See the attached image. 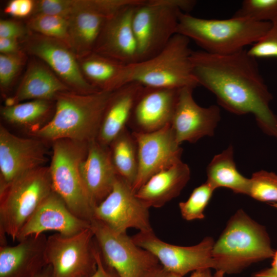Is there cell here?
Wrapping results in <instances>:
<instances>
[{"mask_svg": "<svg viewBox=\"0 0 277 277\" xmlns=\"http://www.w3.org/2000/svg\"><path fill=\"white\" fill-rule=\"evenodd\" d=\"M256 60L245 49L226 55L192 51L191 55L199 85L212 93L229 112L253 115L261 130L277 139V116L269 107L272 96Z\"/></svg>", "mask_w": 277, "mask_h": 277, "instance_id": "1", "label": "cell"}, {"mask_svg": "<svg viewBox=\"0 0 277 277\" xmlns=\"http://www.w3.org/2000/svg\"><path fill=\"white\" fill-rule=\"evenodd\" d=\"M112 92L83 94L68 90L58 93L51 119L30 135L45 142L68 139L88 143L97 138Z\"/></svg>", "mask_w": 277, "mask_h": 277, "instance_id": "2", "label": "cell"}, {"mask_svg": "<svg viewBox=\"0 0 277 277\" xmlns=\"http://www.w3.org/2000/svg\"><path fill=\"white\" fill-rule=\"evenodd\" d=\"M274 253L265 227L239 209L214 242L213 269L223 275L239 273L253 263L272 258Z\"/></svg>", "mask_w": 277, "mask_h": 277, "instance_id": "3", "label": "cell"}, {"mask_svg": "<svg viewBox=\"0 0 277 277\" xmlns=\"http://www.w3.org/2000/svg\"><path fill=\"white\" fill-rule=\"evenodd\" d=\"M189 43V39L177 33L156 55L125 65L115 81L113 91L131 83L151 87L195 88L199 85L193 73Z\"/></svg>", "mask_w": 277, "mask_h": 277, "instance_id": "4", "label": "cell"}, {"mask_svg": "<svg viewBox=\"0 0 277 277\" xmlns=\"http://www.w3.org/2000/svg\"><path fill=\"white\" fill-rule=\"evenodd\" d=\"M271 24L232 16L228 19H207L181 12L176 33L193 41L203 51L217 55L244 50L261 39Z\"/></svg>", "mask_w": 277, "mask_h": 277, "instance_id": "5", "label": "cell"}, {"mask_svg": "<svg viewBox=\"0 0 277 277\" xmlns=\"http://www.w3.org/2000/svg\"><path fill=\"white\" fill-rule=\"evenodd\" d=\"M53 191L49 166L29 171L0 191V243L16 240L21 229Z\"/></svg>", "mask_w": 277, "mask_h": 277, "instance_id": "6", "label": "cell"}, {"mask_svg": "<svg viewBox=\"0 0 277 277\" xmlns=\"http://www.w3.org/2000/svg\"><path fill=\"white\" fill-rule=\"evenodd\" d=\"M196 3L193 0H144L135 7L132 25L138 61L156 55L166 46L177 34L180 13H189Z\"/></svg>", "mask_w": 277, "mask_h": 277, "instance_id": "7", "label": "cell"}, {"mask_svg": "<svg viewBox=\"0 0 277 277\" xmlns=\"http://www.w3.org/2000/svg\"><path fill=\"white\" fill-rule=\"evenodd\" d=\"M88 143L68 139L52 142L49 170L53 191L75 215L91 222L95 206L83 182L80 165L87 152Z\"/></svg>", "mask_w": 277, "mask_h": 277, "instance_id": "8", "label": "cell"}, {"mask_svg": "<svg viewBox=\"0 0 277 277\" xmlns=\"http://www.w3.org/2000/svg\"><path fill=\"white\" fill-rule=\"evenodd\" d=\"M90 228L105 263L119 277H144L159 266L157 259L137 245L127 233H117L96 219Z\"/></svg>", "mask_w": 277, "mask_h": 277, "instance_id": "9", "label": "cell"}, {"mask_svg": "<svg viewBox=\"0 0 277 277\" xmlns=\"http://www.w3.org/2000/svg\"><path fill=\"white\" fill-rule=\"evenodd\" d=\"M97 245L91 228L72 235L47 237L46 258L52 277H88L97 268Z\"/></svg>", "mask_w": 277, "mask_h": 277, "instance_id": "10", "label": "cell"}, {"mask_svg": "<svg viewBox=\"0 0 277 277\" xmlns=\"http://www.w3.org/2000/svg\"><path fill=\"white\" fill-rule=\"evenodd\" d=\"M133 0H74L69 17L70 46L78 60L93 52L107 19Z\"/></svg>", "mask_w": 277, "mask_h": 277, "instance_id": "11", "label": "cell"}, {"mask_svg": "<svg viewBox=\"0 0 277 277\" xmlns=\"http://www.w3.org/2000/svg\"><path fill=\"white\" fill-rule=\"evenodd\" d=\"M21 43L27 54L45 63L72 91L83 94L100 91L85 79L78 60L64 42L29 31Z\"/></svg>", "mask_w": 277, "mask_h": 277, "instance_id": "12", "label": "cell"}, {"mask_svg": "<svg viewBox=\"0 0 277 277\" xmlns=\"http://www.w3.org/2000/svg\"><path fill=\"white\" fill-rule=\"evenodd\" d=\"M148 207L138 199L131 186L117 175L109 195L94 209V217L112 230L127 233L129 228L153 230Z\"/></svg>", "mask_w": 277, "mask_h": 277, "instance_id": "13", "label": "cell"}, {"mask_svg": "<svg viewBox=\"0 0 277 277\" xmlns=\"http://www.w3.org/2000/svg\"><path fill=\"white\" fill-rule=\"evenodd\" d=\"M131 238L137 245L151 252L163 267L182 277L191 272L213 269L212 252L214 241L211 237H206L190 246L166 243L153 230L138 231Z\"/></svg>", "mask_w": 277, "mask_h": 277, "instance_id": "14", "label": "cell"}, {"mask_svg": "<svg viewBox=\"0 0 277 277\" xmlns=\"http://www.w3.org/2000/svg\"><path fill=\"white\" fill-rule=\"evenodd\" d=\"M45 141L22 137L0 126V191L23 174L44 166L47 161Z\"/></svg>", "mask_w": 277, "mask_h": 277, "instance_id": "15", "label": "cell"}, {"mask_svg": "<svg viewBox=\"0 0 277 277\" xmlns=\"http://www.w3.org/2000/svg\"><path fill=\"white\" fill-rule=\"evenodd\" d=\"M132 133L138 158L137 174L132 186L135 193L153 175L182 161L183 149L176 141L171 123L156 131Z\"/></svg>", "mask_w": 277, "mask_h": 277, "instance_id": "16", "label": "cell"}, {"mask_svg": "<svg viewBox=\"0 0 277 277\" xmlns=\"http://www.w3.org/2000/svg\"><path fill=\"white\" fill-rule=\"evenodd\" d=\"M193 88L179 89L171 126L177 143L196 142L201 138L214 135L221 119L219 107L199 105L193 96Z\"/></svg>", "mask_w": 277, "mask_h": 277, "instance_id": "17", "label": "cell"}, {"mask_svg": "<svg viewBox=\"0 0 277 277\" xmlns=\"http://www.w3.org/2000/svg\"><path fill=\"white\" fill-rule=\"evenodd\" d=\"M144 0L126 6L106 21L93 52L125 65L138 61L132 17L135 7Z\"/></svg>", "mask_w": 277, "mask_h": 277, "instance_id": "18", "label": "cell"}, {"mask_svg": "<svg viewBox=\"0 0 277 277\" xmlns=\"http://www.w3.org/2000/svg\"><path fill=\"white\" fill-rule=\"evenodd\" d=\"M179 89L143 86L128 124L132 132L150 133L170 124Z\"/></svg>", "mask_w": 277, "mask_h": 277, "instance_id": "19", "label": "cell"}, {"mask_svg": "<svg viewBox=\"0 0 277 277\" xmlns=\"http://www.w3.org/2000/svg\"><path fill=\"white\" fill-rule=\"evenodd\" d=\"M89 228L90 222L75 215L63 199L52 191L24 225L16 241L48 231L72 235Z\"/></svg>", "mask_w": 277, "mask_h": 277, "instance_id": "20", "label": "cell"}, {"mask_svg": "<svg viewBox=\"0 0 277 277\" xmlns=\"http://www.w3.org/2000/svg\"><path fill=\"white\" fill-rule=\"evenodd\" d=\"M45 233L0 246V277H35L48 265Z\"/></svg>", "mask_w": 277, "mask_h": 277, "instance_id": "21", "label": "cell"}, {"mask_svg": "<svg viewBox=\"0 0 277 277\" xmlns=\"http://www.w3.org/2000/svg\"><path fill=\"white\" fill-rule=\"evenodd\" d=\"M81 175L95 207L111 192L118 174L109 148L97 138L88 143L87 152L80 165Z\"/></svg>", "mask_w": 277, "mask_h": 277, "instance_id": "22", "label": "cell"}, {"mask_svg": "<svg viewBox=\"0 0 277 277\" xmlns=\"http://www.w3.org/2000/svg\"><path fill=\"white\" fill-rule=\"evenodd\" d=\"M68 90H71L45 63L34 57L15 92L6 99L5 105L35 100L54 101L58 93Z\"/></svg>", "mask_w": 277, "mask_h": 277, "instance_id": "23", "label": "cell"}, {"mask_svg": "<svg viewBox=\"0 0 277 277\" xmlns=\"http://www.w3.org/2000/svg\"><path fill=\"white\" fill-rule=\"evenodd\" d=\"M143 86L127 84L113 91L103 114L97 140L108 146L127 128L134 103Z\"/></svg>", "mask_w": 277, "mask_h": 277, "instance_id": "24", "label": "cell"}, {"mask_svg": "<svg viewBox=\"0 0 277 277\" xmlns=\"http://www.w3.org/2000/svg\"><path fill=\"white\" fill-rule=\"evenodd\" d=\"M190 177V170L182 161L151 176L136 192L148 207L160 208L179 195Z\"/></svg>", "mask_w": 277, "mask_h": 277, "instance_id": "25", "label": "cell"}, {"mask_svg": "<svg viewBox=\"0 0 277 277\" xmlns=\"http://www.w3.org/2000/svg\"><path fill=\"white\" fill-rule=\"evenodd\" d=\"M233 146L230 145L215 155L207 167V182L215 189L224 187L233 192L247 194L249 179L243 176L236 168Z\"/></svg>", "mask_w": 277, "mask_h": 277, "instance_id": "26", "label": "cell"}, {"mask_svg": "<svg viewBox=\"0 0 277 277\" xmlns=\"http://www.w3.org/2000/svg\"><path fill=\"white\" fill-rule=\"evenodd\" d=\"M53 109V101L35 100L4 105L1 108V115L7 123L29 130L30 135L49 121Z\"/></svg>", "mask_w": 277, "mask_h": 277, "instance_id": "27", "label": "cell"}, {"mask_svg": "<svg viewBox=\"0 0 277 277\" xmlns=\"http://www.w3.org/2000/svg\"><path fill=\"white\" fill-rule=\"evenodd\" d=\"M87 81L100 91H113L116 78L126 65L112 58L92 52L78 60Z\"/></svg>", "mask_w": 277, "mask_h": 277, "instance_id": "28", "label": "cell"}, {"mask_svg": "<svg viewBox=\"0 0 277 277\" xmlns=\"http://www.w3.org/2000/svg\"><path fill=\"white\" fill-rule=\"evenodd\" d=\"M109 148L118 175L132 188L138 167L137 145L132 132L126 128L111 142Z\"/></svg>", "mask_w": 277, "mask_h": 277, "instance_id": "29", "label": "cell"}, {"mask_svg": "<svg viewBox=\"0 0 277 277\" xmlns=\"http://www.w3.org/2000/svg\"><path fill=\"white\" fill-rule=\"evenodd\" d=\"M26 26L31 32L61 41L70 47L69 18L41 14H33L27 19Z\"/></svg>", "mask_w": 277, "mask_h": 277, "instance_id": "30", "label": "cell"}, {"mask_svg": "<svg viewBox=\"0 0 277 277\" xmlns=\"http://www.w3.org/2000/svg\"><path fill=\"white\" fill-rule=\"evenodd\" d=\"M215 190L207 181L196 187L186 201L179 204L182 217L187 221L204 219L205 209Z\"/></svg>", "mask_w": 277, "mask_h": 277, "instance_id": "31", "label": "cell"}, {"mask_svg": "<svg viewBox=\"0 0 277 277\" xmlns=\"http://www.w3.org/2000/svg\"><path fill=\"white\" fill-rule=\"evenodd\" d=\"M247 195L264 202L277 203V174L260 170L253 173L249 179Z\"/></svg>", "mask_w": 277, "mask_h": 277, "instance_id": "32", "label": "cell"}, {"mask_svg": "<svg viewBox=\"0 0 277 277\" xmlns=\"http://www.w3.org/2000/svg\"><path fill=\"white\" fill-rule=\"evenodd\" d=\"M256 21L277 22V0H244L233 15Z\"/></svg>", "mask_w": 277, "mask_h": 277, "instance_id": "33", "label": "cell"}, {"mask_svg": "<svg viewBox=\"0 0 277 277\" xmlns=\"http://www.w3.org/2000/svg\"><path fill=\"white\" fill-rule=\"evenodd\" d=\"M27 60V54H0V87L5 93L9 89Z\"/></svg>", "mask_w": 277, "mask_h": 277, "instance_id": "34", "label": "cell"}, {"mask_svg": "<svg viewBox=\"0 0 277 277\" xmlns=\"http://www.w3.org/2000/svg\"><path fill=\"white\" fill-rule=\"evenodd\" d=\"M271 24L267 33L247 50L255 59L277 58V22Z\"/></svg>", "mask_w": 277, "mask_h": 277, "instance_id": "35", "label": "cell"}, {"mask_svg": "<svg viewBox=\"0 0 277 277\" xmlns=\"http://www.w3.org/2000/svg\"><path fill=\"white\" fill-rule=\"evenodd\" d=\"M74 0L35 1L32 15L45 14L69 18L73 7Z\"/></svg>", "mask_w": 277, "mask_h": 277, "instance_id": "36", "label": "cell"}, {"mask_svg": "<svg viewBox=\"0 0 277 277\" xmlns=\"http://www.w3.org/2000/svg\"><path fill=\"white\" fill-rule=\"evenodd\" d=\"M29 30L18 22L1 19L0 21V38L24 39Z\"/></svg>", "mask_w": 277, "mask_h": 277, "instance_id": "37", "label": "cell"}, {"mask_svg": "<svg viewBox=\"0 0 277 277\" xmlns=\"http://www.w3.org/2000/svg\"><path fill=\"white\" fill-rule=\"evenodd\" d=\"M34 7V1L11 0L5 7L4 12L15 17L24 18L32 15Z\"/></svg>", "mask_w": 277, "mask_h": 277, "instance_id": "38", "label": "cell"}, {"mask_svg": "<svg viewBox=\"0 0 277 277\" xmlns=\"http://www.w3.org/2000/svg\"><path fill=\"white\" fill-rule=\"evenodd\" d=\"M98 247V246H97ZM97 268L88 277H119L116 272L104 262L98 248L96 252Z\"/></svg>", "mask_w": 277, "mask_h": 277, "instance_id": "39", "label": "cell"}, {"mask_svg": "<svg viewBox=\"0 0 277 277\" xmlns=\"http://www.w3.org/2000/svg\"><path fill=\"white\" fill-rule=\"evenodd\" d=\"M23 51L19 40L14 38H0V52L4 54H13Z\"/></svg>", "mask_w": 277, "mask_h": 277, "instance_id": "40", "label": "cell"}, {"mask_svg": "<svg viewBox=\"0 0 277 277\" xmlns=\"http://www.w3.org/2000/svg\"><path fill=\"white\" fill-rule=\"evenodd\" d=\"M144 277H182L178 274L171 272L161 264L156 266L147 274Z\"/></svg>", "mask_w": 277, "mask_h": 277, "instance_id": "41", "label": "cell"}, {"mask_svg": "<svg viewBox=\"0 0 277 277\" xmlns=\"http://www.w3.org/2000/svg\"><path fill=\"white\" fill-rule=\"evenodd\" d=\"M252 277H277V273L272 271L269 268L254 273Z\"/></svg>", "mask_w": 277, "mask_h": 277, "instance_id": "42", "label": "cell"}, {"mask_svg": "<svg viewBox=\"0 0 277 277\" xmlns=\"http://www.w3.org/2000/svg\"><path fill=\"white\" fill-rule=\"evenodd\" d=\"M35 277H52L51 267L49 265H48Z\"/></svg>", "mask_w": 277, "mask_h": 277, "instance_id": "43", "label": "cell"}, {"mask_svg": "<svg viewBox=\"0 0 277 277\" xmlns=\"http://www.w3.org/2000/svg\"><path fill=\"white\" fill-rule=\"evenodd\" d=\"M272 259L273 260L271 264V267L269 268L272 271L277 273V250L274 251Z\"/></svg>", "mask_w": 277, "mask_h": 277, "instance_id": "44", "label": "cell"}, {"mask_svg": "<svg viewBox=\"0 0 277 277\" xmlns=\"http://www.w3.org/2000/svg\"><path fill=\"white\" fill-rule=\"evenodd\" d=\"M206 270H200L194 271L189 277H204Z\"/></svg>", "mask_w": 277, "mask_h": 277, "instance_id": "45", "label": "cell"}, {"mask_svg": "<svg viewBox=\"0 0 277 277\" xmlns=\"http://www.w3.org/2000/svg\"><path fill=\"white\" fill-rule=\"evenodd\" d=\"M214 277H224L223 275L219 274H214ZM204 277H212L210 271V269H207L205 270Z\"/></svg>", "mask_w": 277, "mask_h": 277, "instance_id": "46", "label": "cell"}, {"mask_svg": "<svg viewBox=\"0 0 277 277\" xmlns=\"http://www.w3.org/2000/svg\"><path fill=\"white\" fill-rule=\"evenodd\" d=\"M270 205L277 208V203H273V204H270Z\"/></svg>", "mask_w": 277, "mask_h": 277, "instance_id": "47", "label": "cell"}]
</instances>
